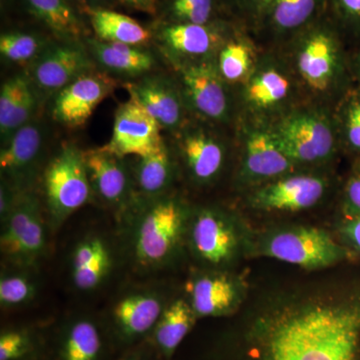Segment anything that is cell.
Segmentation results:
<instances>
[{
    "instance_id": "8fae6325",
    "label": "cell",
    "mask_w": 360,
    "mask_h": 360,
    "mask_svg": "<svg viewBox=\"0 0 360 360\" xmlns=\"http://www.w3.org/2000/svg\"><path fill=\"white\" fill-rule=\"evenodd\" d=\"M162 131L155 118L129 97L115 110L112 134L103 148L122 158H141L165 143Z\"/></svg>"
},
{
    "instance_id": "9a60e30c",
    "label": "cell",
    "mask_w": 360,
    "mask_h": 360,
    "mask_svg": "<svg viewBox=\"0 0 360 360\" xmlns=\"http://www.w3.org/2000/svg\"><path fill=\"white\" fill-rule=\"evenodd\" d=\"M176 146L191 179L210 184L219 176L225 160V148L217 135L201 127L184 125L176 134Z\"/></svg>"
},
{
    "instance_id": "484cf974",
    "label": "cell",
    "mask_w": 360,
    "mask_h": 360,
    "mask_svg": "<svg viewBox=\"0 0 360 360\" xmlns=\"http://www.w3.org/2000/svg\"><path fill=\"white\" fill-rule=\"evenodd\" d=\"M28 11L46 25L61 41L79 42L87 30L70 0H25Z\"/></svg>"
},
{
    "instance_id": "4dcf8cb0",
    "label": "cell",
    "mask_w": 360,
    "mask_h": 360,
    "mask_svg": "<svg viewBox=\"0 0 360 360\" xmlns=\"http://www.w3.org/2000/svg\"><path fill=\"white\" fill-rule=\"evenodd\" d=\"M37 352V338L30 329L11 328L0 333V360H32Z\"/></svg>"
},
{
    "instance_id": "e575fe53",
    "label": "cell",
    "mask_w": 360,
    "mask_h": 360,
    "mask_svg": "<svg viewBox=\"0 0 360 360\" xmlns=\"http://www.w3.org/2000/svg\"><path fill=\"white\" fill-rule=\"evenodd\" d=\"M341 135L350 150L360 156V89L349 92L341 110Z\"/></svg>"
},
{
    "instance_id": "7402d4cb",
    "label": "cell",
    "mask_w": 360,
    "mask_h": 360,
    "mask_svg": "<svg viewBox=\"0 0 360 360\" xmlns=\"http://www.w3.org/2000/svg\"><path fill=\"white\" fill-rule=\"evenodd\" d=\"M105 341L101 326L87 316L66 322L56 340V360H103Z\"/></svg>"
},
{
    "instance_id": "836d02e7",
    "label": "cell",
    "mask_w": 360,
    "mask_h": 360,
    "mask_svg": "<svg viewBox=\"0 0 360 360\" xmlns=\"http://www.w3.org/2000/svg\"><path fill=\"white\" fill-rule=\"evenodd\" d=\"M316 0H274V20L283 30L302 25L314 13Z\"/></svg>"
},
{
    "instance_id": "2e32d148",
    "label": "cell",
    "mask_w": 360,
    "mask_h": 360,
    "mask_svg": "<svg viewBox=\"0 0 360 360\" xmlns=\"http://www.w3.org/2000/svg\"><path fill=\"white\" fill-rule=\"evenodd\" d=\"M158 44L174 65L207 60L219 44V37L207 25L176 23L158 30Z\"/></svg>"
},
{
    "instance_id": "7a4b0ae2",
    "label": "cell",
    "mask_w": 360,
    "mask_h": 360,
    "mask_svg": "<svg viewBox=\"0 0 360 360\" xmlns=\"http://www.w3.org/2000/svg\"><path fill=\"white\" fill-rule=\"evenodd\" d=\"M42 184L49 226L58 229L94 195L84 151L63 144L45 165Z\"/></svg>"
},
{
    "instance_id": "ac0fdd59",
    "label": "cell",
    "mask_w": 360,
    "mask_h": 360,
    "mask_svg": "<svg viewBox=\"0 0 360 360\" xmlns=\"http://www.w3.org/2000/svg\"><path fill=\"white\" fill-rule=\"evenodd\" d=\"M324 180L311 175H297L278 180L259 189L253 205L260 210L298 212L316 205L323 196Z\"/></svg>"
},
{
    "instance_id": "f1b7e54d",
    "label": "cell",
    "mask_w": 360,
    "mask_h": 360,
    "mask_svg": "<svg viewBox=\"0 0 360 360\" xmlns=\"http://www.w3.org/2000/svg\"><path fill=\"white\" fill-rule=\"evenodd\" d=\"M51 44L34 33L9 32L0 37V53L7 63L28 68Z\"/></svg>"
},
{
    "instance_id": "ee69618b",
    "label": "cell",
    "mask_w": 360,
    "mask_h": 360,
    "mask_svg": "<svg viewBox=\"0 0 360 360\" xmlns=\"http://www.w3.org/2000/svg\"><path fill=\"white\" fill-rule=\"evenodd\" d=\"M352 68H354L355 77L360 82V52L355 54L354 61H352Z\"/></svg>"
},
{
    "instance_id": "d6986e66",
    "label": "cell",
    "mask_w": 360,
    "mask_h": 360,
    "mask_svg": "<svg viewBox=\"0 0 360 360\" xmlns=\"http://www.w3.org/2000/svg\"><path fill=\"white\" fill-rule=\"evenodd\" d=\"M340 68L338 44L329 33H314L298 51V72L307 86L315 91L330 89L340 75Z\"/></svg>"
},
{
    "instance_id": "7c38bea8",
    "label": "cell",
    "mask_w": 360,
    "mask_h": 360,
    "mask_svg": "<svg viewBox=\"0 0 360 360\" xmlns=\"http://www.w3.org/2000/svg\"><path fill=\"white\" fill-rule=\"evenodd\" d=\"M115 78L99 70L90 71L52 97V118L65 127H84L97 106L113 94Z\"/></svg>"
},
{
    "instance_id": "d4e9b609",
    "label": "cell",
    "mask_w": 360,
    "mask_h": 360,
    "mask_svg": "<svg viewBox=\"0 0 360 360\" xmlns=\"http://www.w3.org/2000/svg\"><path fill=\"white\" fill-rule=\"evenodd\" d=\"M130 162L136 198H155L167 194L174 181V165L167 142L150 155Z\"/></svg>"
},
{
    "instance_id": "1f68e13d",
    "label": "cell",
    "mask_w": 360,
    "mask_h": 360,
    "mask_svg": "<svg viewBox=\"0 0 360 360\" xmlns=\"http://www.w3.org/2000/svg\"><path fill=\"white\" fill-rule=\"evenodd\" d=\"M250 49L240 42H229L222 47L217 58V70L225 82H238L250 70Z\"/></svg>"
},
{
    "instance_id": "e0dca14e",
    "label": "cell",
    "mask_w": 360,
    "mask_h": 360,
    "mask_svg": "<svg viewBox=\"0 0 360 360\" xmlns=\"http://www.w3.org/2000/svg\"><path fill=\"white\" fill-rule=\"evenodd\" d=\"M85 47L96 68L112 77L137 79L158 65L155 54L143 46L85 39Z\"/></svg>"
},
{
    "instance_id": "b9f144b4",
    "label": "cell",
    "mask_w": 360,
    "mask_h": 360,
    "mask_svg": "<svg viewBox=\"0 0 360 360\" xmlns=\"http://www.w3.org/2000/svg\"><path fill=\"white\" fill-rule=\"evenodd\" d=\"M77 1L84 7L87 13L92 9L105 8L104 6L108 4L110 0H77Z\"/></svg>"
},
{
    "instance_id": "d590c367",
    "label": "cell",
    "mask_w": 360,
    "mask_h": 360,
    "mask_svg": "<svg viewBox=\"0 0 360 360\" xmlns=\"http://www.w3.org/2000/svg\"><path fill=\"white\" fill-rule=\"evenodd\" d=\"M176 23L207 25L213 11V0H172L168 7Z\"/></svg>"
},
{
    "instance_id": "ffe728a7",
    "label": "cell",
    "mask_w": 360,
    "mask_h": 360,
    "mask_svg": "<svg viewBox=\"0 0 360 360\" xmlns=\"http://www.w3.org/2000/svg\"><path fill=\"white\" fill-rule=\"evenodd\" d=\"M112 269V250L101 236H86L71 252L70 277L77 290L89 292L101 288Z\"/></svg>"
},
{
    "instance_id": "5bb4252c",
    "label": "cell",
    "mask_w": 360,
    "mask_h": 360,
    "mask_svg": "<svg viewBox=\"0 0 360 360\" xmlns=\"http://www.w3.org/2000/svg\"><path fill=\"white\" fill-rule=\"evenodd\" d=\"M187 233L195 257L212 266L226 264L238 248L233 225L214 208H203L194 213Z\"/></svg>"
},
{
    "instance_id": "9c48e42d",
    "label": "cell",
    "mask_w": 360,
    "mask_h": 360,
    "mask_svg": "<svg viewBox=\"0 0 360 360\" xmlns=\"http://www.w3.org/2000/svg\"><path fill=\"white\" fill-rule=\"evenodd\" d=\"M84 158L94 195L116 212H127L136 198L130 161L103 146L84 151Z\"/></svg>"
},
{
    "instance_id": "4fadbf2b",
    "label": "cell",
    "mask_w": 360,
    "mask_h": 360,
    "mask_svg": "<svg viewBox=\"0 0 360 360\" xmlns=\"http://www.w3.org/2000/svg\"><path fill=\"white\" fill-rule=\"evenodd\" d=\"M129 97L155 118L161 129L176 134L186 122V103L181 89L170 78L149 73L123 84Z\"/></svg>"
},
{
    "instance_id": "5b68a950",
    "label": "cell",
    "mask_w": 360,
    "mask_h": 360,
    "mask_svg": "<svg viewBox=\"0 0 360 360\" xmlns=\"http://www.w3.org/2000/svg\"><path fill=\"white\" fill-rule=\"evenodd\" d=\"M46 137V127L37 116L2 143L1 179L20 193L34 191L35 184L44 172Z\"/></svg>"
},
{
    "instance_id": "f546056e",
    "label": "cell",
    "mask_w": 360,
    "mask_h": 360,
    "mask_svg": "<svg viewBox=\"0 0 360 360\" xmlns=\"http://www.w3.org/2000/svg\"><path fill=\"white\" fill-rule=\"evenodd\" d=\"M15 271L2 272L0 277V304L2 309H11L27 304L34 300L39 286L30 269H16Z\"/></svg>"
},
{
    "instance_id": "74e56055",
    "label": "cell",
    "mask_w": 360,
    "mask_h": 360,
    "mask_svg": "<svg viewBox=\"0 0 360 360\" xmlns=\"http://www.w3.org/2000/svg\"><path fill=\"white\" fill-rule=\"evenodd\" d=\"M20 194L6 180L1 179V184H0V220H1V224L6 221L7 217L13 212Z\"/></svg>"
},
{
    "instance_id": "3957f363",
    "label": "cell",
    "mask_w": 360,
    "mask_h": 360,
    "mask_svg": "<svg viewBox=\"0 0 360 360\" xmlns=\"http://www.w3.org/2000/svg\"><path fill=\"white\" fill-rule=\"evenodd\" d=\"M2 257L15 269H32L47 250L42 205L34 191L20 193L13 212L1 224Z\"/></svg>"
},
{
    "instance_id": "30bf717a",
    "label": "cell",
    "mask_w": 360,
    "mask_h": 360,
    "mask_svg": "<svg viewBox=\"0 0 360 360\" xmlns=\"http://www.w3.org/2000/svg\"><path fill=\"white\" fill-rule=\"evenodd\" d=\"M179 75L186 105L212 122H226L231 101L224 78L208 60L174 65Z\"/></svg>"
},
{
    "instance_id": "f35d334b",
    "label": "cell",
    "mask_w": 360,
    "mask_h": 360,
    "mask_svg": "<svg viewBox=\"0 0 360 360\" xmlns=\"http://www.w3.org/2000/svg\"><path fill=\"white\" fill-rule=\"evenodd\" d=\"M341 233L348 245L360 253V217L347 215L341 225Z\"/></svg>"
},
{
    "instance_id": "60d3db41",
    "label": "cell",
    "mask_w": 360,
    "mask_h": 360,
    "mask_svg": "<svg viewBox=\"0 0 360 360\" xmlns=\"http://www.w3.org/2000/svg\"><path fill=\"white\" fill-rule=\"evenodd\" d=\"M120 1L146 13H153L155 9V0H120Z\"/></svg>"
},
{
    "instance_id": "603a6c76",
    "label": "cell",
    "mask_w": 360,
    "mask_h": 360,
    "mask_svg": "<svg viewBox=\"0 0 360 360\" xmlns=\"http://www.w3.org/2000/svg\"><path fill=\"white\" fill-rule=\"evenodd\" d=\"M293 162L283 153L272 132L252 130L245 141L243 169L252 179H267L290 172Z\"/></svg>"
},
{
    "instance_id": "ba28073f",
    "label": "cell",
    "mask_w": 360,
    "mask_h": 360,
    "mask_svg": "<svg viewBox=\"0 0 360 360\" xmlns=\"http://www.w3.org/2000/svg\"><path fill=\"white\" fill-rule=\"evenodd\" d=\"M165 307L167 303L158 290H139L127 293L111 309V336L123 347H131L148 340Z\"/></svg>"
},
{
    "instance_id": "52a82bcc",
    "label": "cell",
    "mask_w": 360,
    "mask_h": 360,
    "mask_svg": "<svg viewBox=\"0 0 360 360\" xmlns=\"http://www.w3.org/2000/svg\"><path fill=\"white\" fill-rule=\"evenodd\" d=\"M97 70L84 44L75 41L52 42L26 71L41 97L52 98L78 77Z\"/></svg>"
},
{
    "instance_id": "7bdbcfd3",
    "label": "cell",
    "mask_w": 360,
    "mask_h": 360,
    "mask_svg": "<svg viewBox=\"0 0 360 360\" xmlns=\"http://www.w3.org/2000/svg\"><path fill=\"white\" fill-rule=\"evenodd\" d=\"M120 360H151L149 359L146 350L143 349H134L131 352H127V354L123 355Z\"/></svg>"
},
{
    "instance_id": "d6a6232c",
    "label": "cell",
    "mask_w": 360,
    "mask_h": 360,
    "mask_svg": "<svg viewBox=\"0 0 360 360\" xmlns=\"http://www.w3.org/2000/svg\"><path fill=\"white\" fill-rule=\"evenodd\" d=\"M32 84L27 73L20 72L4 82L0 89V136L6 134L25 90Z\"/></svg>"
},
{
    "instance_id": "8d00e7d4",
    "label": "cell",
    "mask_w": 360,
    "mask_h": 360,
    "mask_svg": "<svg viewBox=\"0 0 360 360\" xmlns=\"http://www.w3.org/2000/svg\"><path fill=\"white\" fill-rule=\"evenodd\" d=\"M347 215L360 217V158L345 186Z\"/></svg>"
},
{
    "instance_id": "44dd1931",
    "label": "cell",
    "mask_w": 360,
    "mask_h": 360,
    "mask_svg": "<svg viewBox=\"0 0 360 360\" xmlns=\"http://www.w3.org/2000/svg\"><path fill=\"white\" fill-rule=\"evenodd\" d=\"M187 290L189 303L198 319L224 316L238 303V286L224 274H207L195 277Z\"/></svg>"
},
{
    "instance_id": "83f0119b",
    "label": "cell",
    "mask_w": 360,
    "mask_h": 360,
    "mask_svg": "<svg viewBox=\"0 0 360 360\" xmlns=\"http://www.w3.org/2000/svg\"><path fill=\"white\" fill-rule=\"evenodd\" d=\"M290 92L288 78L276 68L257 71L246 87V99L253 108L267 110L283 103Z\"/></svg>"
},
{
    "instance_id": "cb8c5ba5",
    "label": "cell",
    "mask_w": 360,
    "mask_h": 360,
    "mask_svg": "<svg viewBox=\"0 0 360 360\" xmlns=\"http://www.w3.org/2000/svg\"><path fill=\"white\" fill-rule=\"evenodd\" d=\"M196 321L198 316L187 300L179 298L168 303L149 335V345L163 359L170 360Z\"/></svg>"
},
{
    "instance_id": "ab89813d",
    "label": "cell",
    "mask_w": 360,
    "mask_h": 360,
    "mask_svg": "<svg viewBox=\"0 0 360 360\" xmlns=\"http://www.w3.org/2000/svg\"><path fill=\"white\" fill-rule=\"evenodd\" d=\"M340 2L348 18L360 21V0H340Z\"/></svg>"
},
{
    "instance_id": "277c9868",
    "label": "cell",
    "mask_w": 360,
    "mask_h": 360,
    "mask_svg": "<svg viewBox=\"0 0 360 360\" xmlns=\"http://www.w3.org/2000/svg\"><path fill=\"white\" fill-rule=\"evenodd\" d=\"M264 255L286 264L314 269L342 262L350 252L322 229L298 227L277 232L267 239Z\"/></svg>"
},
{
    "instance_id": "6da1fadb",
    "label": "cell",
    "mask_w": 360,
    "mask_h": 360,
    "mask_svg": "<svg viewBox=\"0 0 360 360\" xmlns=\"http://www.w3.org/2000/svg\"><path fill=\"white\" fill-rule=\"evenodd\" d=\"M124 214L131 217L130 248L137 266L156 270L176 255L188 229V214L174 196L136 198Z\"/></svg>"
},
{
    "instance_id": "4316f807",
    "label": "cell",
    "mask_w": 360,
    "mask_h": 360,
    "mask_svg": "<svg viewBox=\"0 0 360 360\" xmlns=\"http://www.w3.org/2000/svg\"><path fill=\"white\" fill-rule=\"evenodd\" d=\"M96 39L103 41L117 42L143 46L151 39V33L139 22L108 8L87 11Z\"/></svg>"
},
{
    "instance_id": "8992f818",
    "label": "cell",
    "mask_w": 360,
    "mask_h": 360,
    "mask_svg": "<svg viewBox=\"0 0 360 360\" xmlns=\"http://www.w3.org/2000/svg\"><path fill=\"white\" fill-rule=\"evenodd\" d=\"M277 143L292 162H319L335 151L333 124L315 112L295 113L286 117L272 131Z\"/></svg>"
},
{
    "instance_id": "f6af8a7d",
    "label": "cell",
    "mask_w": 360,
    "mask_h": 360,
    "mask_svg": "<svg viewBox=\"0 0 360 360\" xmlns=\"http://www.w3.org/2000/svg\"><path fill=\"white\" fill-rule=\"evenodd\" d=\"M260 6H267V4H274V0H255Z\"/></svg>"
}]
</instances>
